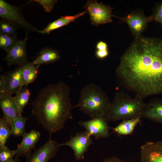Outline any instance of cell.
I'll return each mask as SVG.
<instances>
[{
	"label": "cell",
	"mask_w": 162,
	"mask_h": 162,
	"mask_svg": "<svg viewBox=\"0 0 162 162\" xmlns=\"http://www.w3.org/2000/svg\"><path fill=\"white\" fill-rule=\"evenodd\" d=\"M115 72L124 86L143 99L162 93V39L141 36L120 58Z\"/></svg>",
	"instance_id": "cell-1"
},
{
	"label": "cell",
	"mask_w": 162,
	"mask_h": 162,
	"mask_svg": "<svg viewBox=\"0 0 162 162\" xmlns=\"http://www.w3.org/2000/svg\"><path fill=\"white\" fill-rule=\"evenodd\" d=\"M70 89L59 81L41 89L32 103V112L50 137L62 130L66 121L72 119Z\"/></svg>",
	"instance_id": "cell-2"
},
{
	"label": "cell",
	"mask_w": 162,
	"mask_h": 162,
	"mask_svg": "<svg viewBox=\"0 0 162 162\" xmlns=\"http://www.w3.org/2000/svg\"><path fill=\"white\" fill-rule=\"evenodd\" d=\"M111 102L104 91L96 84L91 83L83 87L80 90L79 100L74 107L92 118L105 116Z\"/></svg>",
	"instance_id": "cell-3"
},
{
	"label": "cell",
	"mask_w": 162,
	"mask_h": 162,
	"mask_svg": "<svg viewBox=\"0 0 162 162\" xmlns=\"http://www.w3.org/2000/svg\"><path fill=\"white\" fill-rule=\"evenodd\" d=\"M145 103L143 98L136 95L131 98L123 91L116 92L107 112L108 121L125 120L141 116Z\"/></svg>",
	"instance_id": "cell-4"
},
{
	"label": "cell",
	"mask_w": 162,
	"mask_h": 162,
	"mask_svg": "<svg viewBox=\"0 0 162 162\" xmlns=\"http://www.w3.org/2000/svg\"><path fill=\"white\" fill-rule=\"evenodd\" d=\"M0 17L14 23L19 28H23L27 33L38 32V30L26 20L20 7L13 5L4 0H0Z\"/></svg>",
	"instance_id": "cell-5"
},
{
	"label": "cell",
	"mask_w": 162,
	"mask_h": 162,
	"mask_svg": "<svg viewBox=\"0 0 162 162\" xmlns=\"http://www.w3.org/2000/svg\"><path fill=\"white\" fill-rule=\"evenodd\" d=\"M85 8L89 14L91 24L96 27L112 22V17L115 16L112 13L113 8L96 0L88 1Z\"/></svg>",
	"instance_id": "cell-6"
},
{
	"label": "cell",
	"mask_w": 162,
	"mask_h": 162,
	"mask_svg": "<svg viewBox=\"0 0 162 162\" xmlns=\"http://www.w3.org/2000/svg\"><path fill=\"white\" fill-rule=\"evenodd\" d=\"M119 18L121 19L120 23L124 22L128 26L134 40L142 36L148 23L153 21L151 15L146 16L143 13L137 11H132L126 16Z\"/></svg>",
	"instance_id": "cell-7"
},
{
	"label": "cell",
	"mask_w": 162,
	"mask_h": 162,
	"mask_svg": "<svg viewBox=\"0 0 162 162\" xmlns=\"http://www.w3.org/2000/svg\"><path fill=\"white\" fill-rule=\"evenodd\" d=\"M60 146L56 141L50 137L44 145L25 157V162H48L56 156Z\"/></svg>",
	"instance_id": "cell-8"
},
{
	"label": "cell",
	"mask_w": 162,
	"mask_h": 162,
	"mask_svg": "<svg viewBox=\"0 0 162 162\" xmlns=\"http://www.w3.org/2000/svg\"><path fill=\"white\" fill-rule=\"evenodd\" d=\"M108 122L106 116H102L92 118L87 121H80L79 123L91 136L98 139L106 138L110 136Z\"/></svg>",
	"instance_id": "cell-9"
},
{
	"label": "cell",
	"mask_w": 162,
	"mask_h": 162,
	"mask_svg": "<svg viewBox=\"0 0 162 162\" xmlns=\"http://www.w3.org/2000/svg\"><path fill=\"white\" fill-rule=\"evenodd\" d=\"M91 136L86 131L80 132L71 136L67 142L60 144V145L70 147L74 152L76 159L77 160H82L88 148L93 144Z\"/></svg>",
	"instance_id": "cell-10"
},
{
	"label": "cell",
	"mask_w": 162,
	"mask_h": 162,
	"mask_svg": "<svg viewBox=\"0 0 162 162\" xmlns=\"http://www.w3.org/2000/svg\"><path fill=\"white\" fill-rule=\"evenodd\" d=\"M28 33L23 40H20L10 50L4 59L9 66L16 65L19 66L28 62L27 55L26 42Z\"/></svg>",
	"instance_id": "cell-11"
},
{
	"label": "cell",
	"mask_w": 162,
	"mask_h": 162,
	"mask_svg": "<svg viewBox=\"0 0 162 162\" xmlns=\"http://www.w3.org/2000/svg\"><path fill=\"white\" fill-rule=\"evenodd\" d=\"M0 106L3 116L11 128L17 116L20 114L14 97L6 92L0 93Z\"/></svg>",
	"instance_id": "cell-12"
},
{
	"label": "cell",
	"mask_w": 162,
	"mask_h": 162,
	"mask_svg": "<svg viewBox=\"0 0 162 162\" xmlns=\"http://www.w3.org/2000/svg\"><path fill=\"white\" fill-rule=\"evenodd\" d=\"M140 162H162V141L148 142L141 147Z\"/></svg>",
	"instance_id": "cell-13"
},
{
	"label": "cell",
	"mask_w": 162,
	"mask_h": 162,
	"mask_svg": "<svg viewBox=\"0 0 162 162\" xmlns=\"http://www.w3.org/2000/svg\"><path fill=\"white\" fill-rule=\"evenodd\" d=\"M141 116V118L162 124V99L155 98L145 103Z\"/></svg>",
	"instance_id": "cell-14"
},
{
	"label": "cell",
	"mask_w": 162,
	"mask_h": 162,
	"mask_svg": "<svg viewBox=\"0 0 162 162\" xmlns=\"http://www.w3.org/2000/svg\"><path fill=\"white\" fill-rule=\"evenodd\" d=\"M40 135L39 131L35 130L26 132L22 136L23 138L21 143L17 148L14 150L16 156L15 159H17L20 156L26 157L31 153V150L39 141Z\"/></svg>",
	"instance_id": "cell-15"
},
{
	"label": "cell",
	"mask_w": 162,
	"mask_h": 162,
	"mask_svg": "<svg viewBox=\"0 0 162 162\" xmlns=\"http://www.w3.org/2000/svg\"><path fill=\"white\" fill-rule=\"evenodd\" d=\"M23 66H19L15 70L2 75L5 82V92L11 95L16 94L23 86L22 78Z\"/></svg>",
	"instance_id": "cell-16"
},
{
	"label": "cell",
	"mask_w": 162,
	"mask_h": 162,
	"mask_svg": "<svg viewBox=\"0 0 162 162\" xmlns=\"http://www.w3.org/2000/svg\"><path fill=\"white\" fill-rule=\"evenodd\" d=\"M85 11L74 16H62L57 20L49 23L42 30H38V32L42 34H49L52 31L67 25L76 19L83 16L86 13Z\"/></svg>",
	"instance_id": "cell-17"
},
{
	"label": "cell",
	"mask_w": 162,
	"mask_h": 162,
	"mask_svg": "<svg viewBox=\"0 0 162 162\" xmlns=\"http://www.w3.org/2000/svg\"><path fill=\"white\" fill-rule=\"evenodd\" d=\"M59 52L57 50L46 47L40 51L37 58L32 63L34 65H40L54 62L61 58Z\"/></svg>",
	"instance_id": "cell-18"
},
{
	"label": "cell",
	"mask_w": 162,
	"mask_h": 162,
	"mask_svg": "<svg viewBox=\"0 0 162 162\" xmlns=\"http://www.w3.org/2000/svg\"><path fill=\"white\" fill-rule=\"evenodd\" d=\"M40 65H34L32 62L23 65L22 78L23 86H27L34 81L37 78Z\"/></svg>",
	"instance_id": "cell-19"
},
{
	"label": "cell",
	"mask_w": 162,
	"mask_h": 162,
	"mask_svg": "<svg viewBox=\"0 0 162 162\" xmlns=\"http://www.w3.org/2000/svg\"><path fill=\"white\" fill-rule=\"evenodd\" d=\"M141 117L139 116L130 119L123 120V121L115 128H113L115 132L118 134L123 135H128L131 134L140 122Z\"/></svg>",
	"instance_id": "cell-20"
},
{
	"label": "cell",
	"mask_w": 162,
	"mask_h": 162,
	"mask_svg": "<svg viewBox=\"0 0 162 162\" xmlns=\"http://www.w3.org/2000/svg\"><path fill=\"white\" fill-rule=\"evenodd\" d=\"M27 86H24L20 89L14 97L19 113L21 114L23 109L28 102L30 92Z\"/></svg>",
	"instance_id": "cell-21"
},
{
	"label": "cell",
	"mask_w": 162,
	"mask_h": 162,
	"mask_svg": "<svg viewBox=\"0 0 162 162\" xmlns=\"http://www.w3.org/2000/svg\"><path fill=\"white\" fill-rule=\"evenodd\" d=\"M27 118L19 114L11 127V135L14 137L22 136L26 133L25 125Z\"/></svg>",
	"instance_id": "cell-22"
},
{
	"label": "cell",
	"mask_w": 162,
	"mask_h": 162,
	"mask_svg": "<svg viewBox=\"0 0 162 162\" xmlns=\"http://www.w3.org/2000/svg\"><path fill=\"white\" fill-rule=\"evenodd\" d=\"M20 40L16 35H8L0 32V48L6 53Z\"/></svg>",
	"instance_id": "cell-23"
},
{
	"label": "cell",
	"mask_w": 162,
	"mask_h": 162,
	"mask_svg": "<svg viewBox=\"0 0 162 162\" xmlns=\"http://www.w3.org/2000/svg\"><path fill=\"white\" fill-rule=\"evenodd\" d=\"M10 135L11 128L3 116L0 119V147L5 146L7 141Z\"/></svg>",
	"instance_id": "cell-24"
},
{
	"label": "cell",
	"mask_w": 162,
	"mask_h": 162,
	"mask_svg": "<svg viewBox=\"0 0 162 162\" xmlns=\"http://www.w3.org/2000/svg\"><path fill=\"white\" fill-rule=\"evenodd\" d=\"M18 27L12 22L1 19L0 21V32L10 35H16Z\"/></svg>",
	"instance_id": "cell-25"
},
{
	"label": "cell",
	"mask_w": 162,
	"mask_h": 162,
	"mask_svg": "<svg viewBox=\"0 0 162 162\" xmlns=\"http://www.w3.org/2000/svg\"><path fill=\"white\" fill-rule=\"evenodd\" d=\"M16 155L14 150H10L5 146L0 148V162H10Z\"/></svg>",
	"instance_id": "cell-26"
},
{
	"label": "cell",
	"mask_w": 162,
	"mask_h": 162,
	"mask_svg": "<svg viewBox=\"0 0 162 162\" xmlns=\"http://www.w3.org/2000/svg\"><path fill=\"white\" fill-rule=\"evenodd\" d=\"M151 15L153 21L162 25V1L155 4Z\"/></svg>",
	"instance_id": "cell-27"
},
{
	"label": "cell",
	"mask_w": 162,
	"mask_h": 162,
	"mask_svg": "<svg viewBox=\"0 0 162 162\" xmlns=\"http://www.w3.org/2000/svg\"><path fill=\"white\" fill-rule=\"evenodd\" d=\"M35 2L40 4L43 7L45 12H50L52 10L54 6L57 2L56 0H34Z\"/></svg>",
	"instance_id": "cell-28"
},
{
	"label": "cell",
	"mask_w": 162,
	"mask_h": 162,
	"mask_svg": "<svg viewBox=\"0 0 162 162\" xmlns=\"http://www.w3.org/2000/svg\"><path fill=\"white\" fill-rule=\"evenodd\" d=\"M108 55V50H98L96 52V55L98 58L103 59L106 57Z\"/></svg>",
	"instance_id": "cell-29"
},
{
	"label": "cell",
	"mask_w": 162,
	"mask_h": 162,
	"mask_svg": "<svg viewBox=\"0 0 162 162\" xmlns=\"http://www.w3.org/2000/svg\"><path fill=\"white\" fill-rule=\"evenodd\" d=\"M103 162H126L116 157H112L105 158Z\"/></svg>",
	"instance_id": "cell-30"
},
{
	"label": "cell",
	"mask_w": 162,
	"mask_h": 162,
	"mask_svg": "<svg viewBox=\"0 0 162 162\" xmlns=\"http://www.w3.org/2000/svg\"><path fill=\"white\" fill-rule=\"evenodd\" d=\"M96 48L98 50H107L106 44L102 41L98 42L96 45Z\"/></svg>",
	"instance_id": "cell-31"
},
{
	"label": "cell",
	"mask_w": 162,
	"mask_h": 162,
	"mask_svg": "<svg viewBox=\"0 0 162 162\" xmlns=\"http://www.w3.org/2000/svg\"><path fill=\"white\" fill-rule=\"evenodd\" d=\"M5 82L2 75L0 77V93L5 92L4 89Z\"/></svg>",
	"instance_id": "cell-32"
},
{
	"label": "cell",
	"mask_w": 162,
	"mask_h": 162,
	"mask_svg": "<svg viewBox=\"0 0 162 162\" xmlns=\"http://www.w3.org/2000/svg\"><path fill=\"white\" fill-rule=\"evenodd\" d=\"M10 162H20V160L17 159H15L14 160L13 159Z\"/></svg>",
	"instance_id": "cell-33"
}]
</instances>
